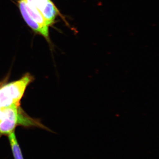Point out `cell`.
<instances>
[{
  "label": "cell",
  "instance_id": "1",
  "mask_svg": "<svg viewBox=\"0 0 159 159\" xmlns=\"http://www.w3.org/2000/svg\"><path fill=\"white\" fill-rule=\"evenodd\" d=\"M32 79L30 74H26L16 81L0 84V114L3 109L19 105L26 89Z\"/></svg>",
  "mask_w": 159,
  "mask_h": 159
},
{
  "label": "cell",
  "instance_id": "2",
  "mask_svg": "<svg viewBox=\"0 0 159 159\" xmlns=\"http://www.w3.org/2000/svg\"><path fill=\"white\" fill-rule=\"evenodd\" d=\"M19 105H13L3 109L0 114V135H8L14 131L19 124L25 125H39L32 119L23 116Z\"/></svg>",
  "mask_w": 159,
  "mask_h": 159
},
{
  "label": "cell",
  "instance_id": "3",
  "mask_svg": "<svg viewBox=\"0 0 159 159\" xmlns=\"http://www.w3.org/2000/svg\"><path fill=\"white\" fill-rule=\"evenodd\" d=\"M20 12L26 24L34 32L42 35L51 43L49 27L41 14L36 9L28 6L25 0L18 1Z\"/></svg>",
  "mask_w": 159,
  "mask_h": 159
},
{
  "label": "cell",
  "instance_id": "4",
  "mask_svg": "<svg viewBox=\"0 0 159 159\" xmlns=\"http://www.w3.org/2000/svg\"><path fill=\"white\" fill-rule=\"evenodd\" d=\"M28 6L37 10L41 14L49 26L53 25L58 16L68 25L59 10L51 0H25Z\"/></svg>",
  "mask_w": 159,
  "mask_h": 159
},
{
  "label": "cell",
  "instance_id": "5",
  "mask_svg": "<svg viewBox=\"0 0 159 159\" xmlns=\"http://www.w3.org/2000/svg\"><path fill=\"white\" fill-rule=\"evenodd\" d=\"M8 136L14 159H24L21 150L16 136L15 132L9 134Z\"/></svg>",
  "mask_w": 159,
  "mask_h": 159
}]
</instances>
